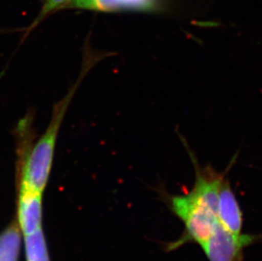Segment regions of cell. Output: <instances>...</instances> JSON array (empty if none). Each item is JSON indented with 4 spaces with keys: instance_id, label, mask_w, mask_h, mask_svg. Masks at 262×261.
Masks as SVG:
<instances>
[{
    "instance_id": "52a82bcc",
    "label": "cell",
    "mask_w": 262,
    "mask_h": 261,
    "mask_svg": "<svg viewBox=\"0 0 262 261\" xmlns=\"http://www.w3.org/2000/svg\"><path fill=\"white\" fill-rule=\"evenodd\" d=\"M20 235L17 226H11L0 235V261H18Z\"/></svg>"
},
{
    "instance_id": "3957f363",
    "label": "cell",
    "mask_w": 262,
    "mask_h": 261,
    "mask_svg": "<svg viewBox=\"0 0 262 261\" xmlns=\"http://www.w3.org/2000/svg\"><path fill=\"white\" fill-rule=\"evenodd\" d=\"M260 241L262 234H237L218 222L211 235L200 246L209 261H243L245 249Z\"/></svg>"
},
{
    "instance_id": "ba28073f",
    "label": "cell",
    "mask_w": 262,
    "mask_h": 261,
    "mask_svg": "<svg viewBox=\"0 0 262 261\" xmlns=\"http://www.w3.org/2000/svg\"><path fill=\"white\" fill-rule=\"evenodd\" d=\"M27 261H50L45 236L41 228L26 236Z\"/></svg>"
},
{
    "instance_id": "7a4b0ae2",
    "label": "cell",
    "mask_w": 262,
    "mask_h": 261,
    "mask_svg": "<svg viewBox=\"0 0 262 261\" xmlns=\"http://www.w3.org/2000/svg\"><path fill=\"white\" fill-rule=\"evenodd\" d=\"M169 209L184 225L182 236L166 245V251H172L187 244L201 245L211 235L218 223L217 216L191 197L189 193L163 196Z\"/></svg>"
},
{
    "instance_id": "6da1fadb",
    "label": "cell",
    "mask_w": 262,
    "mask_h": 261,
    "mask_svg": "<svg viewBox=\"0 0 262 261\" xmlns=\"http://www.w3.org/2000/svg\"><path fill=\"white\" fill-rule=\"evenodd\" d=\"M82 79V77H80L64 99L55 106L52 120L48 128L37 143L32 146V149L26 154L21 168L20 188L38 192H42L45 190L52 167L59 127Z\"/></svg>"
},
{
    "instance_id": "277c9868",
    "label": "cell",
    "mask_w": 262,
    "mask_h": 261,
    "mask_svg": "<svg viewBox=\"0 0 262 261\" xmlns=\"http://www.w3.org/2000/svg\"><path fill=\"white\" fill-rule=\"evenodd\" d=\"M67 7L105 12H156L161 10L162 2L161 0H72Z\"/></svg>"
},
{
    "instance_id": "5b68a950",
    "label": "cell",
    "mask_w": 262,
    "mask_h": 261,
    "mask_svg": "<svg viewBox=\"0 0 262 261\" xmlns=\"http://www.w3.org/2000/svg\"><path fill=\"white\" fill-rule=\"evenodd\" d=\"M217 219L219 223L228 231L237 234L242 233L244 227L242 209L228 178L223 181L219 192Z\"/></svg>"
},
{
    "instance_id": "9c48e42d",
    "label": "cell",
    "mask_w": 262,
    "mask_h": 261,
    "mask_svg": "<svg viewBox=\"0 0 262 261\" xmlns=\"http://www.w3.org/2000/svg\"><path fill=\"white\" fill-rule=\"evenodd\" d=\"M72 1V0H46L45 5L42 6L41 12L39 13V15H38L37 19L35 20V23H33L32 27L37 25L39 23L40 20L46 17V15H49V14L53 12V11L61 9V8L67 7Z\"/></svg>"
},
{
    "instance_id": "8992f818",
    "label": "cell",
    "mask_w": 262,
    "mask_h": 261,
    "mask_svg": "<svg viewBox=\"0 0 262 261\" xmlns=\"http://www.w3.org/2000/svg\"><path fill=\"white\" fill-rule=\"evenodd\" d=\"M19 223L25 236L41 228L42 192L20 188L19 198Z\"/></svg>"
}]
</instances>
